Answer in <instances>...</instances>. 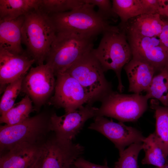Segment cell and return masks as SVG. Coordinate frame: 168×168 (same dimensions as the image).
Returning <instances> with one entry per match:
<instances>
[{
    "instance_id": "6da1fadb",
    "label": "cell",
    "mask_w": 168,
    "mask_h": 168,
    "mask_svg": "<svg viewBox=\"0 0 168 168\" xmlns=\"http://www.w3.org/2000/svg\"><path fill=\"white\" fill-rule=\"evenodd\" d=\"M56 33L49 15L40 9L24 16L22 43L38 65L44 64Z\"/></svg>"
},
{
    "instance_id": "7a4b0ae2",
    "label": "cell",
    "mask_w": 168,
    "mask_h": 168,
    "mask_svg": "<svg viewBox=\"0 0 168 168\" xmlns=\"http://www.w3.org/2000/svg\"><path fill=\"white\" fill-rule=\"evenodd\" d=\"M96 38L69 31L57 32L45 61L55 76L64 73L72 64L94 49Z\"/></svg>"
},
{
    "instance_id": "3957f363",
    "label": "cell",
    "mask_w": 168,
    "mask_h": 168,
    "mask_svg": "<svg viewBox=\"0 0 168 168\" xmlns=\"http://www.w3.org/2000/svg\"><path fill=\"white\" fill-rule=\"evenodd\" d=\"M50 115L42 112L17 124L1 126L0 154L24 144L41 146L51 131Z\"/></svg>"
},
{
    "instance_id": "277c9868",
    "label": "cell",
    "mask_w": 168,
    "mask_h": 168,
    "mask_svg": "<svg viewBox=\"0 0 168 168\" xmlns=\"http://www.w3.org/2000/svg\"><path fill=\"white\" fill-rule=\"evenodd\" d=\"M95 7L85 2L83 6L74 10L49 15L57 32L69 31L96 38L107 31L119 30L118 26H112L102 19Z\"/></svg>"
},
{
    "instance_id": "5b68a950",
    "label": "cell",
    "mask_w": 168,
    "mask_h": 168,
    "mask_svg": "<svg viewBox=\"0 0 168 168\" xmlns=\"http://www.w3.org/2000/svg\"><path fill=\"white\" fill-rule=\"evenodd\" d=\"M92 53L104 72L112 70L115 72L118 82V90L122 93L124 89L121 79L122 70L132 58L125 32L120 29L119 31L105 32L98 46L94 48Z\"/></svg>"
},
{
    "instance_id": "8992f818",
    "label": "cell",
    "mask_w": 168,
    "mask_h": 168,
    "mask_svg": "<svg viewBox=\"0 0 168 168\" xmlns=\"http://www.w3.org/2000/svg\"><path fill=\"white\" fill-rule=\"evenodd\" d=\"M100 63L92 53L84 55L64 72L75 78L88 94L92 105L113 91Z\"/></svg>"
},
{
    "instance_id": "52a82bcc",
    "label": "cell",
    "mask_w": 168,
    "mask_h": 168,
    "mask_svg": "<svg viewBox=\"0 0 168 168\" xmlns=\"http://www.w3.org/2000/svg\"><path fill=\"white\" fill-rule=\"evenodd\" d=\"M149 99L146 94H126L113 91L100 101L96 116L110 117L123 123L135 121L147 110Z\"/></svg>"
},
{
    "instance_id": "ba28073f",
    "label": "cell",
    "mask_w": 168,
    "mask_h": 168,
    "mask_svg": "<svg viewBox=\"0 0 168 168\" xmlns=\"http://www.w3.org/2000/svg\"><path fill=\"white\" fill-rule=\"evenodd\" d=\"M84 151L80 144L60 139L54 134L41 146V168H71Z\"/></svg>"
},
{
    "instance_id": "9c48e42d",
    "label": "cell",
    "mask_w": 168,
    "mask_h": 168,
    "mask_svg": "<svg viewBox=\"0 0 168 168\" xmlns=\"http://www.w3.org/2000/svg\"><path fill=\"white\" fill-rule=\"evenodd\" d=\"M52 69L46 64L32 67L24 76L21 91L28 96L39 111L54 91L56 80Z\"/></svg>"
},
{
    "instance_id": "30bf717a",
    "label": "cell",
    "mask_w": 168,
    "mask_h": 168,
    "mask_svg": "<svg viewBox=\"0 0 168 168\" xmlns=\"http://www.w3.org/2000/svg\"><path fill=\"white\" fill-rule=\"evenodd\" d=\"M56 76L54 93L49 104L63 109L65 113L74 111L85 104L92 105L88 94L75 78L65 72Z\"/></svg>"
},
{
    "instance_id": "8fae6325",
    "label": "cell",
    "mask_w": 168,
    "mask_h": 168,
    "mask_svg": "<svg viewBox=\"0 0 168 168\" xmlns=\"http://www.w3.org/2000/svg\"><path fill=\"white\" fill-rule=\"evenodd\" d=\"M105 136L114 145L121 154L125 147L135 143H142L146 137L136 128L125 125L123 122L116 123L104 116H96L88 127Z\"/></svg>"
},
{
    "instance_id": "7c38bea8",
    "label": "cell",
    "mask_w": 168,
    "mask_h": 168,
    "mask_svg": "<svg viewBox=\"0 0 168 168\" xmlns=\"http://www.w3.org/2000/svg\"><path fill=\"white\" fill-rule=\"evenodd\" d=\"M98 108L87 104L79 109L62 116L55 113L50 116L51 131L60 139L72 141L82 129L85 123L96 116Z\"/></svg>"
},
{
    "instance_id": "4fadbf2b",
    "label": "cell",
    "mask_w": 168,
    "mask_h": 168,
    "mask_svg": "<svg viewBox=\"0 0 168 168\" xmlns=\"http://www.w3.org/2000/svg\"><path fill=\"white\" fill-rule=\"evenodd\" d=\"M126 35L132 58L147 63L154 68L156 73L168 66V51L158 37Z\"/></svg>"
},
{
    "instance_id": "5bb4252c",
    "label": "cell",
    "mask_w": 168,
    "mask_h": 168,
    "mask_svg": "<svg viewBox=\"0 0 168 168\" xmlns=\"http://www.w3.org/2000/svg\"><path fill=\"white\" fill-rule=\"evenodd\" d=\"M35 60L26 51L20 54L0 48V83L3 86L24 77Z\"/></svg>"
},
{
    "instance_id": "9a60e30c",
    "label": "cell",
    "mask_w": 168,
    "mask_h": 168,
    "mask_svg": "<svg viewBox=\"0 0 168 168\" xmlns=\"http://www.w3.org/2000/svg\"><path fill=\"white\" fill-rule=\"evenodd\" d=\"M129 82L128 91L133 93L145 92L156 73L154 68L147 63L132 58L124 67Z\"/></svg>"
},
{
    "instance_id": "2e32d148",
    "label": "cell",
    "mask_w": 168,
    "mask_h": 168,
    "mask_svg": "<svg viewBox=\"0 0 168 168\" xmlns=\"http://www.w3.org/2000/svg\"><path fill=\"white\" fill-rule=\"evenodd\" d=\"M161 16L158 14H143L131 19L123 26H118L126 35L158 37L164 25Z\"/></svg>"
},
{
    "instance_id": "e0dca14e",
    "label": "cell",
    "mask_w": 168,
    "mask_h": 168,
    "mask_svg": "<svg viewBox=\"0 0 168 168\" xmlns=\"http://www.w3.org/2000/svg\"><path fill=\"white\" fill-rule=\"evenodd\" d=\"M41 146L24 144L1 154L0 168H29L39 155Z\"/></svg>"
},
{
    "instance_id": "ac0fdd59",
    "label": "cell",
    "mask_w": 168,
    "mask_h": 168,
    "mask_svg": "<svg viewBox=\"0 0 168 168\" xmlns=\"http://www.w3.org/2000/svg\"><path fill=\"white\" fill-rule=\"evenodd\" d=\"M24 20V16L12 20H0V48L16 54L25 52L21 45Z\"/></svg>"
},
{
    "instance_id": "d6986e66",
    "label": "cell",
    "mask_w": 168,
    "mask_h": 168,
    "mask_svg": "<svg viewBox=\"0 0 168 168\" xmlns=\"http://www.w3.org/2000/svg\"><path fill=\"white\" fill-rule=\"evenodd\" d=\"M41 0H0V20H12L39 8Z\"/></svg>"
},
{
    "instance_id": "ffe728a7",
    "label": "cell",
    "mask_w": 168,
    "mask_h": 168,
    "mask_svg": "<svg viewBox=\"0 0 168 168\" xmlns=\"http://www.w3.org/2000/svg\"><path fill=\"white\" fill-rule=\"evenodd\" d=\"M151 107L155 111L156 137L163 154L168 157V106H161L156 100L151 99Z\"/></svg>"
},
{
    "instance_id": "44dd1931",
    "label": "cell",
    "mask_w": 168,
    "mask_h": 168,
    "mask_svg": "<svg viewBox=\"0 0 168 168\" xmlns=\"http://www.w3.org/2000/svg\"><path fill=\"white\" fill-rule=\"evenodd\" d=\"M32 102L26 95L19 102L5 113L1 115L0 122L8 125L19 123L29 117L30 114L34 110Z\"/></svg>"
},
{
    "instance_id": "7402d4cb",
    "label": "cell",
    "mask_w": 168,
    "mask_h": 168,
    "mask_svg": "<svg viewBox=\"0 0 168 168\" xmlns=\"http://www.w3.org/2000/svg\"><path fill=\"white\" fill-rule=\"evenodd\" d=\"M145 92L149 99L156 100L168 106V66L155 75Z\"/></svg>"
},
{
    "instance_id": "603a6c76",
    "label": "cell",
    "mask_w": 168,
    "mask_h": 168,
    "mask_svg": "<svg viewBox=\"0 0 168 168\" xmlns=\"http://www.w3.org/2000/svg\"><path fill=\"white\" fill-rule=\"evenodd\" d=\"M113 11L120 20L119 26H123L129 20L144 14L140 0H113Z\"/></svg>"
},
{
    "instance_id": "cb8c5ba5",
    "label": "cell",
    "mask_w": 168,
    "mask_h": 168,
    "mask_svg": "<svg viewBox=\"0 0 168 168\" xmlns=\"http://www.w3.org/2000/svg\"><path fill=\"white\" fill-rule=\"evenodd\" d=\"M142 149L145 152V157L141 161L142 164L161 167L166 163L168 158L164 156L154 132L145 138L142 142Z\"/></svg>"
},
{
    "instance_id": "d4e9b609",
    "label": "cell",
    "mask_w": 168,
    "mask_h": 168,
    "mask_svg": "<svg viewBox=\"0 0 168 168\" xmlns=\"http://www.w3.org/2000/svg\"><path fill=\"white\" fill-rule=\"evenodd\" d=\"M85 3L84 0H41L39 9L50 15L72 11Z\"/></svg>"
},
{
    "instance_id": "484cf974",
    "label": "cell",
    "mask_w": 168,
    "mask_h": 168,
    "mask_svg": "<svg viewBox=\"0 0 168 168\" xmlns=\"http://www.w3.org/2000/svg\"><path fill=\"white\" fill-rule=\"evenodd\" d=\"M142 149V143L131 144L119 155L113 168H138V157Z\"/></svg>"
},
{
    "instance_id": "4316f807",
    "label": "cell",
    "mask_w": 168,
    "mask_h": 168,
    "mask_svg": "<svg viewBox=\"0 0 168 168\" xmlns=\"http://www.w3.org/2000/svg\"><path fill=\"white\" fill-rule=\"evenodd\" d=\"M24 77L10 83L5 89L0 102L1 115L7 112L15 104L16 98L21 92L22 84Z\"/></svg>"
},
{
    "instance_id": "83f0119b",
    "label": "cell",
    "mask_w": 168,
    "mask_h": 168,
    "mask_svg": "<svg viewBox=\"0 0 168 168\" xmlns=\"http://www.w3.org/2000/svg\"><path fill=\"white\" fill-rule=\"evenodd\" d=\"M86 3L97 6V13L104 21L110 23V20L116 21L118 17L113 11L112 2L109 0H84Z\"/></svg>"
},
{
    "instance_id": "f1b7e54d",
    "label": "cell",
    "mask_w": 168,
    "mask_h": 168,
    "mask_svg": "<svg viewBox=\"0 0 168 168\" xmlns=\"http://www.w3.org/2000/svg\"><path fill=\"white\" fill-rule=\"evenodd\" d=\"M140 1L144 14H159L161 0H140Z\"/></svg>"
},
{
    "instance_id": "f546056e",
    "label": "cell",
    "mask_w": 168,
    "mask_h": 168,
    "mask_svg": "<svg viewBox=\"0 0 168 168\" xmlns=\"http://www.w3.org/2000/svg\"><path fill=\"white\" fill-rule=\"evenodd\" d=\"M74 165L79 168H110L107 164L100 165L91 162L81 157L78 158L74 162Z\"/></svg>"
},
{
    "instance_id": "4dcf8cb0",
    "label": "cell",
    "mask_w": 168,
    "mask_h": 168,
    "mask_svg": "<svg viewBox=\"0 0 168 168\" xmlns=\"http://www.w3.org/2000/svg\"><path fill=\"white\" fill-rule=\"evenodd\" d=\"M164 21V25L158 38L161 44L168 51V19Z\"/></svg>"
},
{
    "instance_id": "1f68e13d",
    "label": "cell",
    "mask_w": 168,
    "mask_h": 168,
    "mask_svg": "<svg viewBox=\"0 0 168 168\" xmlns=\"http://www.w3.org/2000/svg\"><path fill=\"white\" fill-rule=\"evenodd\" d=\"M159 14L168 18V0H162Z\"/></svg>"
},
{
    "instance_id": "d6a6232c",
    "label": "cell",
    "mask_w": 168,
    "mask_h": 168,
    "mask_svg": "<svg viewBox=\"0 0 168 168\" xmlns=\"http://www.w3.org/2000/svg\"><path fill=\"white\" fill-rule=\"evenodd\" d=\"M42 161L40 151V153L36 160L29 168H41Z\"/></svg>"
},
{
    "instance_id": "836d02e7",
    "label": "cell",
    "mask_w": 168,
    "mask_h": 168,
    "mask_svg": "<svg viewBox=\"0 0 168 168\" xmlns=\"http://www.w3.org/2000/svg\"><path fill=\"white\" fill-rule=\"evenodd\" d=\"M154 168H168V158L165 164L161 167H156Z\"/></svg>"
},
{
    "instance_id": "e575fe53",
    "label": "cell",
    "mask_w": 168,
    "mask_h": 168,
    "mask_svg": "<svg viewBox=\"0 0 168 168\" xmlns=\"http://www.w3.org/2000/svg\"><path fill=\"white\" fill-rule=\"evenodd\" d=\"M71 168H79L76 166L74 164L72 166Z\"/></svg>"
}]
</instances>
